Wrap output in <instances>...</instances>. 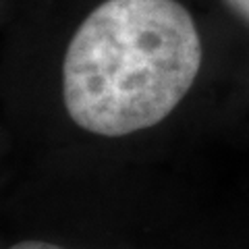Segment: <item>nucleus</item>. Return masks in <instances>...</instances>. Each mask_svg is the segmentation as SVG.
<instances>
[{"label": "nucleus", "instance_id": "2", "mask_svg": "<svg viewBox=\"0 0 249 249\" xmlns=\"http://www.w3.org/2000/svg\"><path fill=\"white\" fill-rule=\"evenodd\" d=\"M9 249H65V247L46 243V241H21V243L13 245V247H9Z\"/></svg>", "mask_w": 249, "mask_h": 249}, {"label": "nucleus", "instance_id": "1", "mask_svg": "<svg viewBox=\"0 0 249 249\" xmlns=\"http://www.w3.org/2000/svg\"><path fill=\"white\" fill-rule=\"evenodd\" d=\"M201 54L193 17L177 0H104L65 54L69 116L106 137L154 127L191 89Z\"/></svg>", "mask_w": 249, "mask_h": 249}, {"label": "nucleus", "instance_id": "3", "mask_svg": "<svg viewBox=\"0 0 249 249\" xmlns=\"http://www.w3.org/2000/svg\"><path fill=\"white\" fill-rule=\"evenodd\" d=\"M227 2H229L237 13L243 15L245 19H249V0H227Z\"/></svg>", "mask_w": 249, "mask_h": 249}]
</instances>
